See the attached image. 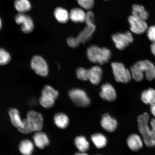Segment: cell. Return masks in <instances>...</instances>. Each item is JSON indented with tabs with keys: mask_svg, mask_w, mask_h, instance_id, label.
<instances>
[{
	"mask_svg": "<svg viewBox=\"0 0 155 155\" xmlns=\"http://www.w3.org/2000/svg\"><path fill=\"white\" fill-rule=\"evenodd\" d=\"M126 142L130 150L134 152H138L141 150L144 144L142 137L136 133L132 134L129 135Z\"/></svg>",
	"mask_w": 155,
	"mask_h": 155,
	"instance_id": "4fadbf2b",
	"label": "cell"
},
{
	"mask_svg": "<svg viewBox=\"0 0 155 155\" xmlns=\"http://www.w3.org/2000/svg\"><path fill=\"white\" fill-rule=\"evenodd\" d=\"M2 27V21L1 17H0V30H1Z\"/></svg>",
	"mask_w": 155,
	"mask_h": 155,
	"instance_id": "8d00e7d4",
	"label": "cell"
},
{
	"mask_svg": "<svg viewBox=\"0 0 155 155\" xmlns=\"http://www.w3.org/2000/svg\"><path fill=\"white\" fill-rule=\"evenodd\" d=\"M141 101L147 105H152L155 103V90L150 88L145 90L141 95Z\"/></svg>",
	"mask_w": 155,
	"mask_h": 155,
	"instance_id": "d4e9b609",
	"label": "cell"
},
{
	"mask_svg": "<svg viewBox=\"0 0 155 155\" xmlns=\"http://www.w3.org/2000/svg\"><path fill=\"white\" fill-rule=\"evenodd\" d=\"M78 4L87 10H90L94 7V0H77Z\"/></svg>",
	"mask_w": 155,
	"mask_h": 155,
	"instance_id": "f546056e",
	"label": "cell"
},
{
	"mask_svg": "<svg viewBox=\"0 0 155 155\" xmlns=\"http://www.w3.org/2000/svg\"><path fill=\"white\" fill-rule=\"evenodd\" d=\"M147 31V36L149 39L152 42H155V25L148 28Z\"/></svg>",
	"mask_w": 155,
	"mask_h": 155,
	"instance_id": "4dcf8cb0",
	"label": "cell"
},
{
	"mask_svg": "<svg viewBox=\"0 0 155 155\" xmlns=\"http://www.w3.org/2000/svg\"><path fill=\"white\" fill-rule=\"evenodd\" d=\"M14 6L19 13H24L31 8V5L29 0H15Z\"/></svg>",
	"mask_w": 155,
	"mask_h": 155,
	"instance_id": "4316f807",
	"label": "cell"
},
{
	"mask_svg": "<svg viewBox=\"0 0 155 155\" xmlns=\"http://www.w3.org/2000/svg\"><path fill=\"white\" fill-rule=\"evenodd\" d=\"M100 95L103 100L109 102L115 101L117 98L115 89L111 84L108 83L102 85Z\"/></svg>",
	"mask_w": 155,
	"mask_h": 155,
	"instance_id": "5bb4252c",
	"label": "cell"
},
{
	"mask_svg": "<svg viewBox=\"0 0 155 155\" xmlns=\"http://www.w3.org/2000/svg\"><path fill=\"white\" fill-rule=\"evenodd\" d=\"M15 20L17 24L21 25V30L25 33H29L34 30V21L28 15L19 13L15 15Z\"/></svg>",
	"mask_w": 155,
	"mask_h": 155,
	"instance_id": "7c38bea8",
	"label": "cell"
},
{
	"mask_svg": "<svg viewBox=\"0 0 155 155\" xmlns=\"http://www.w3.org/2000/svg\"><path fill=\"white\" fill-rule=\"evenodd\" d=\"M31 67L37 74L46 77L48 74V64L44 58L39 55H35L31 61Z\"/></svg>",
	"mask_w": 155,
	"mask_h": 155,
	"instance_id": "30bf717a",
	"label": "cell"
},
{
	"mask_svg": "<svg viewBox=\"0 0 155 155\" xmlns=\"http://www.w3.org/2000/svg\"><path fill=\"white\" fill-rule=\"evenodd\" d=\"M154 65L149 60L137 61L131 68L132 78L137 82H140L144 78V73L150 70Z\"/></svg>",
	"mask_w": 155,
	"mask_h": 155,
	"instance_id": "5b68a950",
	"label": "cell"
},
{
	"mask_svg": "<svg viewBox=\"0 0 155 155\" xmlns=\"http://www.w3.org/2000/svg\"><path fill=\"white\" fill-rule=\"evenodd\" d=\"M87 55L89 61L92 63L103 65L109 61L111 53L107 48H100L94 45L90 46L87 48Z\"/></svg>",
	"mask_w": 155,
	"mask_h": 155,
	"instance_id": "7a4b0ae2",
	"label": "cell"
},
{
	"mask_svg": "<svg viewBox=\"0 0 155 155\" xmlns=\"http://www.w3.org/2000/svg\"><path fill=\"white\" fill-rule=\"evenodd\" d=\"M69 14V18L73 22L82 23L86 21L87 13L82 9L75 8L71 10Z\"/></svg>",
	"mask_w": 155,
	"mask_h": 155,
	"instance_id": "44dd1931",
	"label": "cell"
},
{
	"mask_svg": "<svg viewBox=\"0 0 155 155\" xmlns=\"http://www.w3.org/2000/svg\"><path fill=\"white\" fill-rule=\"evenodd\" d=\"M150 116L147 112L139 115L137 118V127L145 146L149 148L155 147V119L150 121Z\"/></svg>",
	"mask_w": 155,
	"mask_h": 155,
	"instance_id": "6da1fadb",
	"label": "cell"
},
{
	"mask_svg": "<svg viewBox=\"0 0 155 155\" xmlns=\"http://www.w3.org/2000/svg\"><path fill=\"white\" fill-rule=\"evenodd\" d=\"M146 79L149 81H151L155 79V65L152 68L145 73Z\"/></svg>",
	"mask_w": 155,
	"mask_h": 155,
	"instance_id": "d6a6232c",
	"label": "cell"
},
{
	"mask_svg": "<svg viewBox=\"0 0 155 155\" xmlns=\"http://www.w3.org/2000/svg\"><path fill=\"white\" fill-rule=\"evenodd\" d=\"M150 50L152 54L155 56V42H153L150 46Z\"/></svg>",
	"mask_w": 155,
	"mask_h": 155,
	"instance_id": "e575fe53",
	"label": "cell"
},
{
	"mask_svg": "<svg viewBox=\"0 0 155 155\" xmlns=\"http://www.w3.org/2000/svg\"><path fill=\"white\" fill-rule=\"evenodd\" d=\"M100 124L102 128L108 133L114 132L117 129L118 125L117 120L107 113L102 115Z\"/></svg>",
	"mask_w": 155,
	"mask_h": 155,
	"instance_id": "9a60e30c",
	"label": "cell"
},
{
	"mask_svg": "<svg viewBox=\"0 0 155 155\" xmlns=\"http://www.w3.org/2000/svg\"><path fill=\"white\" fill-rule=\"evenodd\" d=\"M89 80L93 84L98 85L101 81L103 71L101 68L95 66L89 70Z\"/></svg>",
	"mask_w": 155,
	"mask_h": 155,
	"instance_id": "ffe728a7",
	"label": "cell"
},
{
	"mask_svg": "<svg viewBox=\"0 0 155 155\" xmlns=\"http://www.w3.org/2000/svg\"><path fill=\"white\" fill-rule=\"evenodd\" d=\"M35 145L30 139L21 140L18 145V150L22 155H32L34 152Z\"/></svg>",
	"mask_w": 155,
	"mask_h": 155,
	"instance_id": "ac0fdd59",
	"label": "cell"
},
{
	"mask_svg": "<svg viewBox=\"0 0 155 155\" xmlns=\"http://www.w3.org/2000/svg\"><path fill=\"white\" fill-rule=\"evenodd\" d=\"M25 119L32 132L41 131L43 128V116L40 112L30 110L27 113Z\"/></svg>",
	"mask_w": 155,
	"mask_h": 155,
	"instance_id": "ba28073f",
	"label": "cell"
},
{
	"mask_svg": "<svg viewBox=\"0 0 155 155\" xmlns=\"http://www.w3.org/2000/svg\"><path fill=\"white\" fill-rule=\"evenodd\" d=\"M54 15L58 22L62 24L67 23L70 18L69 14L67 10L61 7L55 9Z\"/></svg>",
	"mask_w": 155,
	"mask_h": 155,
	"instance_id": "484cf974",
	"label": "cell"
},
{
	"mask_svg": "<svg viewBox=\"0 0 155 155\" xmlns=\"http://www.w3.org/2000/svg\"><path fill=\"white\" fill-rule=\"evenodd\" d=\"M74 144L79 152H86L90 149V143L84 136H79L75 137Z\"/></svg>",
	"mask_w": 155,
	"mask_h": 155,
	"instance_id": "603a6c76",
	"label": "cell"
},
{
	"mask_svg": "<svg viewBox=\"0 0 155 155\" xmlns=\"http://www.w3.org/2000/svg\"><path fill=\"white\" fill-rule=\"evenodd\" d=\"M32 141L35 146L40 150L45 148L50 144L49 137L46 133L41 130L35 132L33 136Z\"/></svg>",
	"mask_w": 155,
	"mask_h": 155,
	"instance_id": "2e32d148",
	"label": "cell"
},
{
	"mask_svg": "<svg viewBox=\"0 0 155 155\" xmlns=\"http://www.w3.org/2000/svg\"><path fill=\"white\" fill-rule=\"evenodd\" d=\"M54 122L55 125L61 129H65L68 127L69 119L66 114L63 112H58L54 116Z\"/></svg>",
	"mask_w": 155,
	"mask_h": 155,
	"instance_id": "d6986e66",
	"label": "cell"
},
{
	"mask_svg": "<svg viewBox=\"0 0 155 155\" xmlns=\"http://www.w3.org/2000/svg\"><path fill=\"white\" fill-rule=\"evenodd\" d=\"M150 111L151 114L155 119V103L150 105Z\"/></svg>",
	"mask_w": 155,
	"mask_h": 155,
	"instance_id": "836d02e7",
	"label": "cell"
},
{
	"mask_svg": "<svg viewBox=\"0 0 155 155\" xmlns=\"http://www.w3.org/2000/svg\"><path fill=\"white\" fill-rule=\"evenodd\" d=\"M99 155V154H98V155Z\"/></svg>",
	"mask_w": 155,
	"mask_h": 155,
	"instance_id": "f35d334b",
	"label": "cell"
},
{
	"mask_svg": "<svg viewBox=\"0 0 155 155\" xmlns=\"http://www.w3.org/2000/svg\"><path fill=\"white\" fill-rule=\"evenodd\" d=\"M94 13L89 11L87 13L86 21L87 26L75 38L78 45L81 43L84 44L92 38V35L95 30L96 26L94 24Z\"/></svg>",
	"mask_w": 155,
	"mask_h": 155,
	"instance_id": "3957f363",
	"label": "cell"
},
{
	"mask_svg": "<svg viewBox=\"0 0 155 155\" xmlns=\"http://www.w3.org/2000/svg\"><path fill=\"white\" fill-rule=\"evenodd\" d=\"M111 67L114 78L117 82L127 83L130 82L132 78L130 71L126 68L121 63H111Z\"/></svg>",
	"mask_w": 155,
	"mask_h": 155,
	"instance_id": "8992f818",
	"label": "cell"
},
{
	"mask_svg": "<svg viewBox=\"0 0 155 155\" xmlns=\"http://www.w3.org/2000/svg\"><path fill=\"white\" fill-rule=\"evenodd\" d=\"M105 1H108V0H105Z\"/></svg>",
	"mask_w": 155,
	"mask_h": 155,
	"instance_id": "74e56055",
	"label": "cell"
},
{
	"mask_svg": "<svg viewBox=\"0 0 155 155\" xmlns=\"http://www.w3.org/2000/svg\"><path fill=\"white\" fill-rule=\"evenodd\" d=\"M69 98L75 105L81 107L86 108L90 106L91 100L86 93L82 89H71L68 92Z\"/></svg>",
	"mask_w": 155,
	"mask_h": 155,
	"instance_id": "52a82bcc",
	"label": "cell"
},
{
	"mask_svg": "<svg viewBox=\"0 0 155 155\" xmlns=\"http://www.w3.org/2000/svg\"><path fill=\"white\" fill-rule=\"evenodd\" d=\"M8 115L12 124L17 129L24 127V119L21 117L20 112L17 108H12L9 110Z\"/></svg>",
	"mask_w": 155,
	"mask_h": 155,
	"instance_id": "e0dca14e",
	"label": "cell"
},
{
	"mask_svg": "<svg viewBox=\"0 0 155 155\" xmlns=\"http://www.w3.org/2000/svg\"><path fill=\"white\" fill-rule=\"evenodd\" d=\"M128 21L130 25L131 32L135 34L140 35L144 33L148 28L146 21L137 18L132 15L129 17Z\"/></svg>",
	"mask_w": 155,
	"mask_h": 155,
	"instance_id": "8fae6325",
	"label": "cell"
},
{
	"mask_svg": "<svg viewBox=\"0 0 155 155\" xmlns=\"http://www.w3.org/2000/svg\"><path fill=\"white\" fill-rule=\"evenodd\" d=\"M10 54L3 48H0V65H6L11 61Z\"/></svg>",
	"mask_w": 155,
	"mask_h": 155,
	"instance_id": "83f0119b",
	"label": "cell"
},
{
	"mask_svg": "<svg viewBox=\"0 0 155 155\" xmlns=\"http://www.w3.org/2000/svg\"><path fill=\"white\" fill-rule=\"evenodd\" d=\"M132 15L143 20L146 21L149 17V13L144 6L140 5H134L132 6Z\"/></svg>",
	"mask_w": 155,
	"mask_h": 155,
	"instance_id": "cb8c5ba5",
	"label": "cell"
},
{
	"mask_svg": "<svg viewBox=\"0 0 155 155\" xmlns=\"http://www.w3.org/2000/svg\"><path fill=\"white\" fill-rule=\"evenodd\" d=\"M112 40L118 49L122 50L129 45L134 41L132 34L130 31L123 33H117L112 35Z\"/></svg>",
	"mask_w": 155,
	"mask_h": 155,
	"instance_id": "9c48e42d",
	"label": "cell"
},
{
	"mask_svg": "<svg viewBox=\"0 0 155 155\" xmlns=\"http://www.w3.org/2000/svg\"><path fill=\"white\" fill-rule=\"evenodd\" d=\"M24 127L22 128L18 129V130L23 134H27L32 132L27 122L26 119H24Z\"/></svg>",
	"mask_w": 155,
	"mask_h": 155,
	"instance_id": "1f68e13d",
	"label": "cell"
},
{
	"mask_svg": "<svg viewBox=\"0 0 155 155\" xmlns=\"http://www.w3.org/2000/svg\"><path fill=\"white\" fill-rule=\"evenodd\" d=\"M59 96L58 91L49 85H46L41 91L39 102L42 107L49 109L55 105V101Z\"/></svg>",
	"mask_w": 155,
	"mask_h": 155,
	"instance_id": "277c9868",
	"label": "cell"
},
{
	"mask_svg": "<svg viewBox=\"0 0 155 155\" xmlns=\"http://www.w3.org/2000/svg\"><path fill=\"white\" fill-rule=\"evenodd\" d=\"M77 76L79 79L83 81L89 80V71L84 68L80 67L76 71Z\"/></svg>",
	"mask_w": 155,
	"mask_h": 155,
	"instance_id": "f1b7e54d",
	"label": "cell"
},
{
	"mask_svg": "<svg viewBox=\"0 0 155 155\" xmlns=\"http://www.w3.org/2000/svg\"><path fill=\"white\" fill-rule=\"evenodd\" d=\"M74 155H89L86 152H79L75 153Z\"/></svg>",
	"mask_w": 155,
	"mask_h": 155,
	"instance_id": "d590c367",
	"label": "cell"
},
{
	"mask_svg": "<svg viewBox=\"0 0 155 155\" xmlns=\"http://www.w3.org/2000/svg\"><path fill=\"white\" fill-rule=\"evenodd\" d=\"M91 139L94 146L99 149L104 148L107 144V138L101 133L94 134L91 136Z\"/></svg>",
	"mask_w": 155,
	"mask_h": 155,
	"instance_id": "7402d4cb",
	"label": "cell"
}]
</instances>
